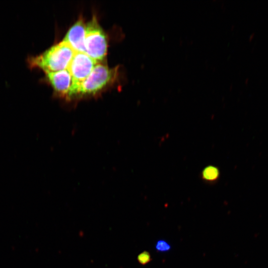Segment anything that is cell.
Segmentation results:
<instances>
[{
    "mask_svg": "<svg viewBox=\"0 0 268 268\" xmlns=\"http://www.w3.org/2000/svg\"><path fill=\"white\" fill-rule=\"evenodd\" d=\"M85 24L79 18L68 29L63 41L74 52L85 53L84 47Z\"/></svg>",
    "mask_w": 268,
    "mask_h": 268,
    "instance_id": "obj_6",
    "label": "cell"
},
{
    "mask_svg": "<svg viewBox=\"0 0 268 268\" xmlns=\"http://www.w3.org/2000/svg\"><path fill=\"white\" fill-rule=\"evenodd\" d=\"M75 52L63 41L51 46L39 55L27 59L29 68H38L45 73L67 69Z\"/></svg>",
    "mask_w": 268,
    "mask_h": 268,
    "instance_id": "obj_1",
    "label": "cell"
},
{
    "mask_svg": "<svg viewBox=\"0 0 268 268\" xmlns=\"http://www.w3.org/2000/svg\"><path fill=\"white\" fill-rule=\"evenodd\" d=\"M219 175L218 168L213 166L206 167L202 171V178L207 181H214Z\"/></svg>",
    "mask_w": 268,
    "mask_h": 268,
    "instance_id": "obj_7",
    "label": "cell"
},
{
    "mask_svg": "<svg viewBox=\"0 0 268 268\" xmlns=\"http://www.w3.org/2000/svg\"><path fill=\"white\" fill-rule=\"evenodd\" d=\"M117 68H110L98 63L87 77L79 85L70 89L66 99L94 95L111 84L117 76Z\"/></svg>",
    "mask_w": 268,
    "mask_h": 268,
    "instance_id": "obj_2",
    "label": "cell"
},
{
    "mask_svg": "<svg viewBox=\"0 0 268 268\" xmlns=\"http://www.w3.org/2000/svg\"><path fill=\"white\" fill-rule=\"evenodd\" d=\"M84 47L85 53L97 63L107 55V36L95 16L85 25Z\"/></svg>",
    "mask_w": 268,
    "mask_h": 268,
    "instance_id": "obj_3",
    "label": "cell"
},
{
    "mask_svg": "<svg viewBox=\"0 0 268 268\" xmlns=\"http://www.w3.org/2000/svg\"><path fill=\"white\" fill-rule=\"evenodd\" d=\"M137 260L139 264L145 265L149 263L152 260V259L150 253L145 251L137 256Z\"/></svg>",
    "mask_w": 268,
    "mask_h": 268,
    "instance_id": "obj_8",
    "label": "cell"
},
{
    "mask_svg": "<svg viewBox=\"0 0 268 268\" xmlns=\"http://www.w3.org/2000/svg\"><path fill=\"white\" fill-rule=\"evenodd\" d=\"M155 249L158 252H165L171 249V246L166 241L161 240L157 241Z\"/></svg>",
    "mask_w": 268,
    "mask_h": 268,
    "instance_id": "obj_9",
    "label": "cell"
},
{
    "mask_svg": "<svg viewBox=\"0 0 268 268\" xmlns=\"http://www.w3.org/2000/svg\"><path fill=\"white\" fill-rule=\"evenodd\" d=\"M97 63L85 53L75 52L67 68L72 78L69 90L82 82Z\"/></svg>",
    "mask_w": 268,
    "mask_h": 268,
    "instance_id": "obj_4",
    "label": "cell"
},
{
    "mask_svg": "<svg viewBox=\"0 0 268 268\" xmlns=\"http://www.w3.org/2000/svg\"><path fill=\"white\" fill-rule=\"evenodd\" d=\"M45 74L46 80L56 94L67 98L72 83L71 76L68 69Z\"/></svg>",
    "mask_w": 268,
    "mask_h": 268,
    "instance_id": "obj_5",
    "label": "cell"
}]
</instances>
